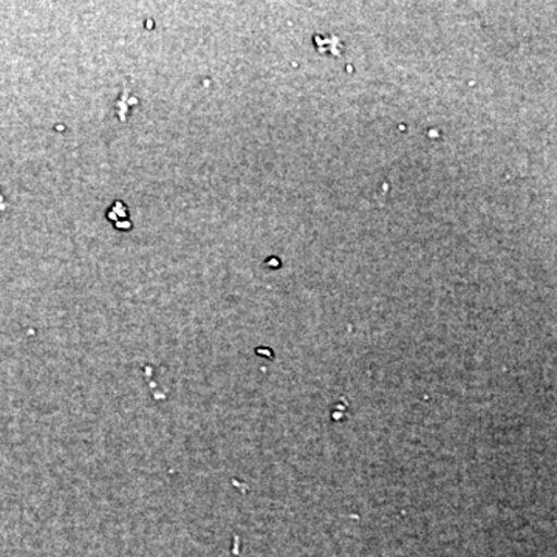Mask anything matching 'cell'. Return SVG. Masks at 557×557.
<instances>
[{"mask_svg":"<svg viewBox=\"0 0 557 557\" xmlns=\"http://www.w3.org/2000/svg\"><path fill=\"white\" fill-rule=\"evenodd\" d=\"M321 39L325 40V42H321V40H319L317 36H314V46L318 47V50L321 51V53L339 54L338 51L333 49V47H344L341 40H338V42L335 44L330 42V40H332V36H321Z\"/></svg>","mask_w":557,"mask_h":557,"instance_id":"1","label":"cell"}]
</instances>
